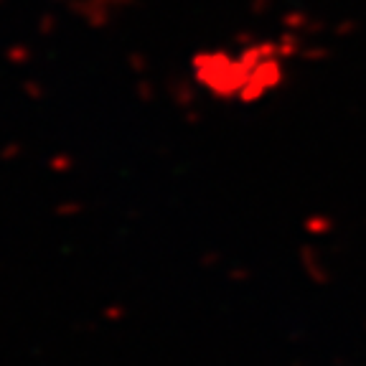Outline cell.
<instances>
[{
    "label": "cell",
    "mask_w": 366,
    "mask_h": 366,
    "mask_svg": "<svg viewBox=\"0 0 366 366\" xmlns=\"http://www.w3.org/2000/svg\"><path fill=\"white\" fill-rule=\"evenodd\" d=\"M295 67L288 36H247L206 46L191 56V79L206 97L224 105H257L283 89Z\"/></svg>",
    "instance_id": "6da1fadb"
}]
</instances>
